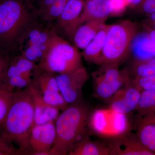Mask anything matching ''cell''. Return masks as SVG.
I'll return each instance as SVG.
<instances>
[{"label": "cell", "mask_w": 155, "mask_h": 155, "mask_svg": "<svg viewBox=\"0 0 155 155\" xmlns=\"http://www.w3.org/2000/svg\"><path fill=\"white\" fill-rule=\"evenodd\" d=\"M34 124V109L29 88L16 91L8 112L0 125L1 136L7 142L17 145L23 155H31L29 139Z\"/></svg>", "instance_id": "cell-1"}, {"label": "cell", "mask_w": 155, "mask_h": 155, "mask_svg": "<svg viewBox=\"0 0 155 155\" xmlns=\"http://www.w3.org/2000/svg\"><path fill=\"white\" fill-rule=\"evenodd\" d=\"M90 109L82 101L69 104L55 121V141L49 155H67L87 133Z\"/></svg>", "instance_id": "cell-2"}, {"label": "cell", "mask_w": 155, "mask_h": 155, "mask_svg": "<svg viewBox=\"0 0 155 155\" xmlns=\"http://www.w3.org/2000/svg\"><path fill=\"white\" fill-rule=\"evenodd\" d=\"M31 7L25 0H0V41L10 51L24 31L35 22Z\"/></svg>", "instance_id": "cell-3"}, {"label": "cell", "mask_w": 155, "mask_h": 155, "mask_svg": "<svg viewBox=\"0 0 155 155\" xmlns=\"http://www.w3.org/2000/svg\"><path fill=\"white\" fill-rule=\"evenodd\" d=\"M138 32L137 25L130 20L110 25L98 65L124 62L130 54L131 43Z\"/></svg>", "instance_id": "cell-4"}, {"label": "cell", "mask_w": 155, "mask_h": 155, "mask_svg": "<svg viewBox=\"0 0 155 155\" xmlns=\"http://www.w3.org/2000/svg\"><path fill=\"white\" fill-rule=\"evenodd\" d=\"M81 56L76 47L54 31L38 68L56 74L72 72L84 67Z\"/></svg>", "instance_id": "cell-5"}, {"label": "cell", "mask_w": 155, "mask_h": 155, "mask_svg": "<svg viewBox=\"0 0 155 155\" xmlns=\"http://www.w3.org/2000/svg\"><path fill=\"white\" fill-rule=\"evenodd\" d=\"M92 74L94 94L96 97L109 99L127 82L129 78L127 69L120 71L119 65L103 64Z\"/></svg>", "instance_id": "cell-6"}, {"label": "cell", "mask_w": 155, "mask_h": 155, "mask_svg": "<svg viewBox=\"0 0 155 155\" xmlns=\"http://www.w3.org/2000/svg\"><path fill=\"white\" fill-rule=\"evenodd\" d=\"M89 78L84 67L72 71L56 74L60 92L67 104L81 101L83 87Z\"/></svg>", "instance_id": "cell-7"}, {"label": "cell", "mask_w": 155, "mask_h": 155, "mask_svg": "<svg viewBox=\"0 0 155 155\" xmlns=\"http://www.w3.org/2000/svg\"><path fill=\"white\" fill-rule=\"evenodd\" d=\"M37 87L46 103L63 111L69 105L64 99L58 87L56 74L38 69L33 78Z\"/></svg>", "instance_id": "cell-8"}, {"label": "cell", "mask_w": 155, "mask_h": 155, "mask_svg": "<svg viewBox=\"0 0 155 155\" xmlns=\"http://www.w3.org/2000/svg\"><path fill=\"white\" fill-rule=\"evenodd\" d=\"M54 31L34 22L19 37L17 46L21 52L34 50L45 53Z\"/></svg>", "instance_id": "cell-9"}, {"label": "cell", "mask_w": 155, "mask_h": 155, "mask_svg": "<svg viewBox=\"0 0 155 155\" xmlns=\"http://www.w3.org/2000/svg\"><path fill=\"white\" fill-rule=\"evenodd\" d=\"M56 137L55 121L34 125L29 139L31 155H49Z\"/></svg>", "instance_id": "cell-10"}, {"label": "cell", "mask_w": 155, "mask_h": 155, "mask_svg": "<svg viewBox=\"0 0 155 155\" xmlns=\"http://www.w3.org/2000/svg\"><path fill=\"white\" fill-rule=\"evenodd\" d=\"M110 155H153L142 144L137 134L126 131L110 139L107 145Z\"/></svg>", "instance_id": "cell-11"}, {"label": "cell", "mask_w": 155, "mask_h": 155, "mask_svg": "<svg viewBox=\"0 0 155 155\" xmlns=\"http://www.w3.org/2000/svg\"><path fill=\"white\" fill-rule=\"evenodd\" d=\"M140 92L130 83L129 77L124 86L109 99L108 108L120 114L130 113L135 110Z\"/></svg>", "instance_id": "cell-12"}, {"label": "cell", "mask_w": 155, "mask_h": 155, "mask_svg": "<svg viewBox=\"0 0 155 155\" xmlns=\"http://www.w3.org/2000/svg\"><path fill=\"white\" fill-rule=\"evenodd\" d=\"M86 0H68L64 9L56 19L57 26L69 39L80 26L79 20Z\"/></svg>", "instance_id": "cell-13"}, {"label": "cell", "mask_w": 155, "mask_h": 155, "mask_svg": "<svg viewBox=\"0 0 155 155\" xmlns=\"http://www.w3.org/2000/svg\"><path fill=\"white\" fill-rule=\"evenodd\" d=\"M144 31L137 34L131 43L130 54L135 59L155 57V30L143 25Z\"/></svg>", "instance_id": "cell-14"}, {"label": "cell", "mask_w": 155, "mask_h": 155, "mask_svg": "<svg viewBox=\"0 0 155 155\" xmlns=\"http://www.w3.org/2000/svg\"><path fill=\"white\" fill-rule=\"evenodd\" d=\"M28 87L33 101L34 125L55 121L60 115L61 110L45 102L40 92L33 81Z\"/></svg>", "instance_id": "cell-15"}, {"label": "cell", "mask_w": 155, "mask_h": 155, "mask_svg": "<svg viewBox=\"0 0 155 155\" xmlns=\"http://www.w3.org/2000/svg\"><path fill=\"white\" fill-rule=\"evenodd\" d=\"M112 12L110 0H86L79 25L91 20H107L108 17L111 16Z\"/></svg>", "instance_id": "cell-16"}, {"label": "cell", "mask_w": 155, "mask_h": 155, "mask_svg": "<svg viewBox=\"0 0 155 155\" xmlns=\"http://www.w3.org/2000/svg\"><path fill=\"white\" fill-rule=\"evenodd\" d=\"M106 21L91 20L81 25L75 31L72 38L75 46L78 49H84L106 24Z\"/></svg>", "instance_id": "cell-17"}, {"label": "cell", "mask_w": 155, "mask_h": 155, "mask_svg": "<svg viewBox=\"0 0 155 155\" xmlns=\"http://www.w3.org/2000/svg\"><path fill=\"white\" fill-rule=\"evenodd\" d=\"M68 155H110L107 145L92 140L87 134L75 143Z\"/></svg>", "instance_id": "cell-18"}, {"label": "cell", "mask_w": 155, "mask_h": 155, "mask_svg": "<svg viewBox=\"0 0 155 155\" xmlns=\"http://www.w3.org/2000/svg\"><path fill=\"white\" fill-rule=\"evenodd\" d=\"M109 26L110 25L105 24L88 45L83 50L81 55L87 62L98 65Z\"/></svg>", "instance_id": "cell-19"}, {"label": "cell", "mask_w": 155, "mask_h": 155, "mask_svg": "<svg viewBox=\"0 0 155 155\" xmlns=\"http://www.w3.org/2000/svg\"><path fill=\"white\" fill-rule=\"evenodd\" d=\"M68 0H40L36 13L42 20L51 23L61 14Z\"/></svg>", "instance_id": "cell-20"}, {"label": "cell", "mask_w": 155, "mask_h": 155, "mask_svg": "<svg viewBox=\"0 0 155 155\" xmlns=\"http://www.w3.org/2000/svg\"><path fill=\"white\" fill-rule=\"evenodd\" d=\"M129 76L145 77L155 75V57L144 59H135L127 69Z\"/></svg>", "instance_id": "cell-21"}, {"label": "cell", "mask_w": 155, "mask_h": 155, "mask_svg": "<svg viewBox=\"0 0 155 155\" xmlns=\"http://www.w3.org/2000/svg\"><path fill=\"white\" fill-rule=\"evenodd\" d=\"M137 135L141 143L147 149L155 155V125H141Z\"/></svg>", "instance_id": "cell-22"}, {"label": "cell", "mask_w": 155, "mask_h": 155, "mask_svg": "<svg viewBox=\"0 0 155 155\" xmlns=\"http://www.w3.org/2000/svg\"><path fill=\"white\" fill-rule=\"evenodd\" d=\"M155 109V90H143L140 92V97L135 110L140 114L151 113Z\"/></svg>", "instance_id": "cell-23"}, {"label": "cell", "mask_w": 155, "mask_h": 155, "mask_svg": "<svg viewBox=\"0 0 155 155\" xmlns=\"http://www.w3.org/2000/svg\"><path fill=\"white\" fill-rule=\"evenodd\" d=\"M14 95V92L0 90V125L8 112Z\"/></svg>", "instance_id": "cell-24"}, {"label": "cell", "mask_w": 155, "mask_h": 155, "mask_svg": "<svg viewBox=\"0 0 155 155\" xmlns=\"http://www.w3.org/2000/svg\"><path fill=\"white\" fill-rule=\"evenodd\" d=\"M130 80L131 84L140 91L149 90H155V75L145 77L130 78Z\"/></svg>", "instance_id": "cell-25"}, {"label": "cell", "mask_w": 155, "mask_h": 155, "mask_svg": "<svg viewBox=\"0 0 155 155\" xmlns=\"http://www.w3.org/2000/svg\"><path fill=\"white\" fill-rule=\"evenodd\" d=\"M135 8L140 14L147 17L155 12V0H143Z\"/></svg>", "instance_id": "cell-26"}, {"label": "cell", "mask_w": 155, "mask_h": 155, "mask_svg": "<svg viewBox=\"0 0 155 155\" xmlns=\"http://www.w3.org/2000/svg\"><path fill=\"white\" fill-rule=\"evenodd\" d=\"M112 7L111 16L122 15L128 7L127 0H110Z\"/></svg>", "instance_id": "cell-27"}, {"label": "cell", "mask_w": 155, "mask_h": 155, "mask_svg": "<svg viewBox=\"0 0 155 155\" xmlns=\"http://www.w3.org/2000/svg\"><path fill=\"white\" fill-rule=\"evenodd\" d=\"M9 52L3 48L0 50V80L13 57L9 54Z\"/></svg>", "instance_id": "cell-28"}, {"label": "cell", "mask_w": 155, "mask_h": 155, "mask_svg": "<svg viewBox=\"0 0 155 155\" xmlns=\"http://www.w3.org/2000/svg\"><path fill=\"white\" fill-rule=\"evenodd\" d=\"M143 25L153 28L155 30V12L147 16Z\"/></svg>", "instance_id": "cell-29"}, {"label": "cell", "mask_w": 155, "mask_h": 155, "mask_svg": "<svg viewBox=\"0 0 155 155\" xmlns=\"http://www.w3.org/2000/svg\"><path fill=\"white\" fill-rule=\"evenodd\" d=\"M143 0H127L128 7L135 8L142 2Z\"/></svg>", "instance_id": "cell-30"}, {"label": "cell", "mask_w": 155, "mask_h": 155, "mask_svg": "<svg viewBox=\"0 0 155 155\" xmlns=\"http://www.w3.org/2000/svg\"><path fill=\"white\" fill-rule=\"evenodd\" d=\"M155 122V118L153 117H149L141 122V125L146 124H152L153 122Z\"/></svg>", "instance_id": "cell-31"}, {"label": "cell", "mask_w": 155, "mask_h": 155, "mask_svg": "<svg viewBox=\"0 0 155 155\" xmlns=\"http://www.w3.org/2000/svg\"><path fill=\"white\" fill-rule=\"evenodd\" d=\"M25 1L30 7H31L33 3L36 2H38L40 0H25Z\"/></svg>", "instance_id": "cell-32"}, {"label": "cell", "mask_w": 155, "mask_h": 155, "mask_svg": "<svg viewBox=\"0 0 155 155\" xmlns=\"http://www.w3.org/2000/svg\"><path fill=\"white\" fill-rule=\"evenodd\" d=\"M2 44H1V41H0V50L2 49Z\"/></svg>", "instance_id": "cell-33"}]
</instances>
